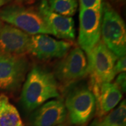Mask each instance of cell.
I'll return each mask as SVG.
<instances>
[{
  "label": "cell",
  "mask_w": 126,
  "mask_h": 126,
  "mask_svg": "<svg viewBox=\"0 0 126 126\" xmlns=\"http://www.w3.org/2000/svg\"><path fill=\"white\" fill-rule=\"evenodd\" d=\"M102 7L94 9L80 8L78 43L79 47L86 54L89 53L100 41Z\"/></svg>",
  "instance_id": "ba28073f"
},
{
  "label": "cell",
  "mask_w": 126,
  "mask_h": 126,
  "mask_svg": "<svg viewBox=\"0 0 126 126\" xmlns=\"http://www.w3.org/2000/svg\"><path fill=\"white\" fill-rule=\"evenodd\" d=\"M55 77L67 88L88 74L87 58L80 47H74L65 55L55 68Z\"/></svg>",
  "instance_id": "52a82bcc"
},
{
  "label": "cell",
  "mask_w": 126,
  "mask_h": 126,
  "mask_svg": "<svg viewBox=\"0 0 126 126\" xmlns=\"http://www.w3.org/2000/svg\"><path fill=\"white\" fill-rule=\"evenodd\" d=\"M126 103L124 99L112 111L101 118H96L99 126H126Z\"/></svg>",
  "instance_id": "9a60e30c"
},
{
  "label": "cell",
  "mask_w": 126,
  "mask_h": 126,
  "mask_svg": "<svg viewBox=\"0 0 126 126\" xmlns=\"http://www.w3.org/2000/svg\"><path fill=\"white\" fill-rule=\"evenodd\" d=\"M101 36L104 44L118 58L126 56V24L109 2H102Z\"/></svg>",
  "instance_id": "5b68a950"
},
{
  "label": "cell",
  "mask_w": 126,
  "mask_h": 126,
  "mask_svg": "<svg viewBox=\"0 0 126 126\" xmlns=\"http://www.w3.org/2000/svg\"><path fill=\"white\" fill-rule=\"evenodd\" d=\"M38 11L45 20L52 35L64 40H74L76 34L73 18L55 13L50 9L47 0L41 1Z\"/></svg>",
  "instance_id": "30bf717a"
},
{
  "label": "cell",
  "mask_w": 126,
  "mask_h": 126,
  "mask_svg": "<svg viewBox=\"0 0 126 126\" xmlns=\"http://www.w3.org/2000/svg\"><path fill=\"white\" fill-rule=\"evenodd\" d=\"M88 74L90 77V89L95 99H98L102 85L111 82L116 77L114 66L118 58L100 40L87 54Z\"/></svg>",
  "instance_id": "7a4b0ae2"
},
{
  "label": "cell",
  "mask_w": 126,
  "mask_h": 126,
  "mask_svg": "<svg viewBox=\"0 0 126 126\" xmlns=\"http://www.w3.org/2000/svg\"><path fill=\"white\" fill-rule=\"evenodd\" d=\"M30 69V63L25 55H14L0 51V91L18 92Z\"/></svg>",
  "instance_id": "8992f818"
},
{
  "label": "cell",
  "mask_w": 126,
  "mask_h": 126,
  "mask_svg": "<svg viewBox=\"0 0 126 126\" xmlns=\"http://www.w3.org/2000/svg\"><path fill=\"white\" fill-rule=\"evenodd\" d=\"M69 41L56 40L47 34L31 35L28 53L40 60L62 58L72 48Z\"/></svg>",
  "instance_id": "9c48e42d"
},
{
  "label": "cell",
  "mask_w": 126,
  "mask_h": 126,
  "mask_svg": "<svg viewBox=\"0 0 126 126\" xmlns=\"http://www.w3.org/2000/svg\"><path fill=\"white\" fill-rule=\"evenodd\" d=\"M89 126H98V124H97V123L96 119H94V121L90 123V125Z\"/></svg>",
  "instance_id": "7402d4cb"
},
{
  "label": "cell",
  "mask_w": 126,
  "mask_h": 126,
  "mask_svg": "<svg viewBox=\"0 0 126 126\" xmlns=\"http://www.w3.org/2000/svg\"><path fill=\"white\" fill-rule=\"evenodd\" d=\"M123 98V93L114 83L108 82L102 85L98 99L96 100V116L101 118L112 111Z\"/></svg>",
  "instance_id": "4fadbf2b"
},
{
  "label": "cell",
  "mask_w": 126,
  "mask_h": 126,
  "mask_svg": "<svg viewBox=\"0 0 126 126\" xmlns=\"http://www.w3.org/2000/svg\"><path fill=\"white\" fill-rule=\"evenodd\" d=\"M14 0H0V9L4 7L6 5L11 4Z\"/></svg>",
  "instance_id": "ffe728a7"
},
{
  "label": "cell",
  "mask_w": 126,
  "mask_h": 126,
  "mask_svg": "<svg viewBox=\"0 0 126 126\" xmlns=\"http://www.w3.org/2000/svg\"><path fill=\"white\" fill-rule=\"evenodd\" d=\"M50 9L56 14L71 17L76 14L78 8L77 0H47Z\"/></svg>",
  "instance_id": "2e32d148"
},
{
  "label": "cell",
  "mask_w": 126,
  "mask_h": 126,
  "mask_svg": "<svg viewBox=\"0 0 126 126\" xmlns=\"http://www.w3.org/2000/svg\"><path fill=\"white\" fill-rule=\"evenodd\" d=\"M60 97L58 83L53 73L40 65H34L23 83L20 102L27 111H32L50 99Z\"/></svg>",
  "instance_id": "6da1fadb"
},
{
  "label": "cell",
  "mask_w": 126,
  "mask_h": 126,
  "mask_svg": "<svg viewBox=\"0 0 126 126\" xmlns=\"http://www.w3.org/2000/svg\"><path fill=\"white\" fill-rule=\"evenodd\" d=\"M31 35L9 24L0 29V51L14 55L28 53Z\"/></svg>",
  "instance_id": "7c38bea8"
},
{
  "label": "cell",
  "mask_w": 126,
  "mask_h": 126,
  "mask_svg": "<svg viewBox=\"0 0 126 126\" xmlns=\"http://www.w3.org/2000/svg\"><path fill=\"white\" fill-rule=\"evenodd\" d=\"M103 0H79L81 9L99 8L102 6Z\"/></svg>",
  "instance_id": "e0dca14e"
},
{
  "label": "cell",
  "mask_w": 126,
  "mask_h": 126,
  "mask_svg": "<svg viewBox=\"0 0 126 126\" xmlns=\"http://www.w3.org/2000/svg\"><path fill=\"white\" fill-rule=\"evenodd\" d=\"M115 85L121 90L122 93H126V72L119 74L116 77L115 82Z\"/></svg>",
  "instance_id": "d6986e66"
},
{
  "label": "cell",
  "mask_w": 126,
  "mask_h": 126,
  "mask_svg": "<svg viewBox=\"0 0 126 126\" xmlns=\"http://www.w3.org/2000/svg\"><path fill=\"white\" fill-rule=\"evenodd\" d=\"M67 116L64 99H50L34 110L31 115V126H57L63 124Z\"/></svg>",
  "instance_id": "8fae6325"
},
{
  "label": "cell",
  "mask_w": 126,
  "mask_h": 126,
  "mask_svg": "<svg viewBox=\"0 0 126 126\" xmlns=\"http://www.w3.org/2000/svg\"><path fill=\"white\" fill-rule=\"evenodd\" d=\"M0 19L30 35L52 34L38 11L18 3L9 4L0 9Z\"/></svg>",
  "instance_id": "277c9868"
},
{
  "label": "cell",
  "mask_w": 126,
  "mask_h": 126,
  "mask_svg": "<svg viewBox=\"0 0 126 126\" xmlns=\"http://www.w3.org/2000/svg\"><path fill=\"white\" fill-rule=\"evenodd\" d=\"M3 25H4V24H3V22H2V21H1V20L0 19V29L1 28L2 26H3Z\"/></svg>",
  "instance_id": "603a6c76"
},
{
  "label": "cell",
  "mask_w": 126,
  "mask_h": 126,
  "mask_svg": "<svg viewBox=\"0 0 126 126\" xmlns=\"http://www.w3.org/2000/svg\"><path fill=\"white\" fill-rule=\"evenodd\" d=\"M67 88L64 103L72 125L83 126L96 111V99L90 86L86 83L72 84Z\"/></svg>",
  "instance_id": "3957f363"
},
{
  "label": "cell",
  "mask_w": 126,
  "mask_h": 126,
  "mask_svg": "<svg viewBox=\"0 0 126 126\" xmlns=\"http://www.w3.org/2000/svg\"><path fill=\"white\" fill-rule=\"evenodd\" d=\"M67 126V125H64V124H61V125H59V126Z\"/></svg>",
  "instance_id": "cb8c5ba5"
},
{
  "label": "cell",
  "mask_w": 126,
  "mask_h": 126,
  "mask_svg": "<svg viewBox=\"0 0 126 126\" xmlns=\"http://www.w3.org/2000/svg\"><path fill=\"white\" fill-rule=\"evenodd\" d=\"M111 1L116 4H123L126 1V0H111Z\"/></svg>",
  "instance_id": "44dd1931"
},
{
  "label": "cell",
  "mask_w": 126,
  "mask_h": 126,
  "mask_svg": "<svg viewBox=\"0 0 126 126\" xmlns=\"http://www.w3.org/2000/svg\"><path fill=\"white\" fill-rule=\"evenodd\" d=\"M126 58L123 56L118 58L114 66V72L115 74H119L121 73L126 72Z\"/></svg>",
  "instance_id": "ac0fdd59"
},
{
  "label": "cell",
  "mask_w": 126,
  "mask_h": 126,
  "mask_svg": "<svg viewBox=\"0 0 126 126\" xmlns=\"http://www.w3.org/2000/svg\"><path fill=\"white\" fill-rule=\"evenodd\" d=\"M0 126H23L18 109L4 93L0 94Z\"/></svg>",
  "instance_id": "5bb4252c"
}]
</instances>
